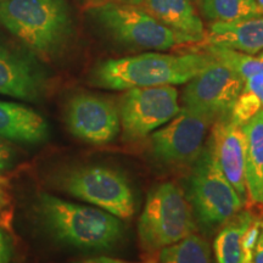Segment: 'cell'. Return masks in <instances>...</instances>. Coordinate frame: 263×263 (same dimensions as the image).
Returning <instances> with one entry per match:
<instances>
[{"instance_id": "cell-1", "label": "cell", "mask_w": 263, "mask_h": 263, "mask_svg": "<svg viewBox=\"0 0 263 263\" xmlns=\"http://www.w3.org/2000/svg\"><path fill=\"white\" fill-rule=\"evenodd\" d=\"M212 60L206 51L184 55L144 52L134 57L108 59L94 68L91 83L111 90L184 84Z\"/></svg>"}, {"instance_id": "cell-2", "label": "cell", "mask_w": 263, "mask_h": 263, "mask_svg": "<svg viewBox=\"0 0 263 263\" xmlns=\"http://www.w3.org/2000/svg\"><path fill=\"white\" fill-rule=\"evenodd\" d=\"M35 209L52 236L72 248L88 251L108 250L123 235L121 219L98 207L42 193Z\"/></svg>"}, {"instance_id": "cell-3", "label": "cell", "mask_w": 263, "mask_h": 263, "mask_svg": "<svg viewBox=\"0 0 263 263\" xmlns=\"http://www.w3.org/2000/svg\"><path fill=\"white\" fill-rule=\"evenodd\" d=\"M0 24L44 59L64 48L72 29L65 0H0Z\"/></svg>"}, {"instance_id": "cell-4", "label": "cell", "mask_w": 263, "mask_h": 263, "mask_svg": "<svg viewBox=\"0 0 263 263\" xmlns=\"http://www.w3.org/2000/svg\"><path fill=\"white\" fill-rule=\"evenodd\" d=\"M88 14L114 41L126 47L168 50L199 42L161 24L139 5L103 3L89 6Z\"/></svg>"}, {"instance_id": "cell-5", "label": "cell", "mask_w": 263, "mask_h": 263, "mask_svg": "<svg viewBox=\"0 0 263 263\" xmlns=\"http://www.w3.org/2000/svg\"><path fill=\"white\" fill-rule=\"evenodd\" d=\"M195 232L193 207L176 184L162 183L147 194L138 222L141 249L154 254Z\"/></svg>"}, {"instance_id": "cell-6", "label": "cell", "mask_w": 263, "mask_h": 263, "mask_svg": "<svg viewBox=\"0 0 263 263\" xmlns=\"http://www.w3.org/2000/svg\"><path fill=\"white\" fill-rule=\"evenodd\" d=\"M58 185L70 195L104 210L120 219L136 212V199L129 180L121 171L103 164H85L64 171Z\"/></svg>"}, {"instance_id": "cell-7", "label": "cell", "mask_w": 263, "mask_h": 263, "mask_svg": "<svg viewBox=\"0 0 263 263\" xmlns=\"http://www.w3.org/2000/svg\"><path fill=\"white\" fill-rule=\"evenodd\" d=\"M189 202L203 224L218 226L235 216L244 201L228 182L207 146L189 178Z\"/></svg>"}, {"instance_id": "cell-8", "label": "cell", "mask_w": 263, "mask_h": 263, "mask_svg": "<svg viewBox=\"0 0 263 263\" xmlns=\"http://www.w3.org/2000/svg\"><path fill=\"white\" fill-rule=\"evenodd\" d=\"M179 111L178 91L173 85L128 89L118 104L121 127L128 140L145 138Z\"/></svg>"}, {"instance_id": "cell-9", "label": "cell", "mask_w": 263, "mask_h": 263, "mask_svg": "<svg viewBox=\"0 0 263 263\" xmlns=\"http://www.w3.org/2000/svg\"><path fill=\"white\" fill-rule=\"evenodd\" d=\"M242 89V80L234 70L213 59L186 84L183 108L210 117L213 122L229 117Z\"/></svg>"}, {"instance_id": "cell-10", "label": "cell", "mask_w": 263, "mask_h": 263, "mask_svg": "<svg viewBox=\"0 0 263 263\" xmlns=\"http://www.w3.org/2000/svg\"><path fill=\"white\" fill-rule=\"evenodd\" d=\"M215 123L210 117L180 108L166 126L150 138L153 155L167 164H185L195 161L202 151L207 130Z\"/></svg>"}, {"instance_id": "cell-11", "label": "cell", "mask_w": 263, "mask_h": 263, "mask_svg": "<svg viewBox=\"0 0 263 263\" xmlns=\"http://www.w3.org/2000/svg\"><path fill=\"white\" fill-rule=\"evenodd\" d=\"M65 120L76 138L95 145L112 141L121 129L117 105L95 94L81 93L72 97L66 106Z\"/></svg>"}, {"instance_id": "cell-12", "label": "cell", "mask_w": 263, "mask_h": 263, "mask_svg": "<svg viewBox=\"0 0 263 263\" xmlns=\"http://www.w3.org/2000/svg\"><path fill=\"white\" fill-rule=\"evenodd\" d=\"M205 51L217 61L229 66L242 80V89L230 111L229 120L245 124L263 110V51L256 55L205 45Z\"/></svg>"}, {"instance_id": "cell-13", "label": "cell", "mask_w": 263, "mask_h": 263, "mask_svg": "<svg viewBox=\"0 0 263 263\" xmlns=\"http://www.w3.org/2000/svg\"><path fill=\"white\" fill-rule=\"evenodd\" d=\"M207 146L211 150L226 178L242 201L246 202L248 188L245 174L246 139L244 127L232 122L228 117L217 120L213 124Z\"/></svg>"}, {"instance_id": "cell-14", "label": "cell", "mask_w": 263, "mask_h": 263, "mask_svg": "<svg viewBox=\"0 0 263 263\" xmlns=\"http://www.w3.org/2000/svg\"><path fill=\"white\" fill-rule=\"evenodd\" d=\"M44 89V78L32 60L0 45V94L37 101Z\"/></svg>"}, {"instance_id": "cell-15", "label": "cell", "mask_w": 263, "mask_h": 263, "mask_svg": "<svg viewBox=\"0 0 263 263\" xmlns=\"http://www.w3.org/2000/svg\"><path fill=\"white\" fill-rule=\"evenodd\" d=\"M203 44L256 55L263 51V15L232 22H212Z\"/></svg>"}, {"instance_id": "cell-16", "label": "cell", "mask_w": 263, "mask_h": 263, "mask_svg": "<svg viewBox=\"0 0 263 263\" xmlns=\"http://www.w3.org/2000/svg\"><path fill=\"white\" fill-rule=\"evenodd\" d=\"M44 117L25 105L0 101V137L25 144H39L48 138Z\"/></svg>"}, {"instance_id": "cell-17", "label": "cell", "mask_w": 263, "mask_h": 263, "mask_svg": "<svg viewBox=\"0 0 263 263\" xmlns=\"http://www.w3.org/2000/svg\"><path fill=\"white\" fill-rule=\"evenodd\" d=\"M139 6L171 29L202 41L205 26L192 0H143Z\"/></svg>"}, {"instance_id": "cell-18", "label": "cell", "mask_w": 263, "mask_h": 263, "mask_svg": "<svg viewBox=\"0 0 263 263\" xmlns=\"http://www.w3.org/2000/svg\"><path fill=\"white\" fill-rule=\"evenodd\" d=\"M245 174L248 200L263 203V110L245 124Z\"/></svg>"}, {"instance_id": "cell-19", "label": "cell", "mask_w": 263, "mask_h": 263, "mask_svg": "<svg viewBox=\"0 0 263 263\" xmlns=\"http://www.w3.org/2000/svg\"><path fill=\"white\" fill-rule=\"evenodd\" d=\"M255 216L250 212L236 213L219 230L213 251L217 263H242V236Z\"/></svg>"}, {"instance_id": "cell-20", "label": "cell", "mask_w": 263, "mask_h": 263, "mask_svg": "<svg viewBox=\"0 0 263 263\" xmlns=\"http://www.w3.org/2000/svg\"><path fill=\"white\" fill-rule=\"evenodd\" d=\"M159 263H211V248L205 238L194 233L161 250Z\"/></svg>"}, {"instance_id": "cell-21", "label": "cell", "mask_w": 263, "mask_h": 263, "mask_svg": "<svg viewBox=\"0 0 263 263\" xmlns=\"http://www.w3.org/2000/svg\"><path fill=\"white\" fill-rule=\"evenodd\" d=\"M201 11L212 22H232L262 15L256 0H201Z\"/></svg>"}, {"instance_id": "cell-22", "label": "cell", "mask_w": 263, "mask_h": 263, "mask_svg": "<svg viewBox=\"0 0 263 263\" xmlns=\"http://www.w3.org/2000/svg\"><path fill=\"white\" fill-rule=\"evenodd\" d=\"M14 239L4 227H0V263H10L14 256Z\"/></svg>"}, {"instance_id": "cell-23", "label": "cell", "mask_w": 263, "mask_h": 263, "mask_svg": "<svg viewBox=\"0 0 263 263\" xmlns=\"http://www.w3.org/2000/svg\"><path fill=\"white\" fill-rule=\"evenodd\" d=\"M14 153L10 149V146L0 141V173L10 168L14 163Z\"/></svg>"}, {"instance_id": "cell-24", "label": "cell", "mask_w": 263, "mask_h": 263, "mask_svg": "<svg viewBox=\"0 0 263 263\" xmlns=\"http://www.w3.org/2000/svg\"><path fill=\"white\" fill-rule=\"evenodd\" d=\"M76 263H153L151 261H143V262H133V261H124V259H118L112 257H94L87 258L83 261L76 262Z\"/></svg>"}, {"instance_id": "cell-25", "label": "cell", "mask_w": 263, "mask_h": 263, "mask_svg": "<svg viewBox=\"0 0 263 263\" xmlns=\"http://www.w3.org/2000/svg\"><path fill=\"white\" fill-rule=\"evenodd\" d=\"M254 263H263V229L258 236L257 244H256L255 254H254Z\"/></svg>"}, {"instance_id": "cell-26", "label": "cell", "mask_w": 263, "mask_h": 263, "mask_svg": "<svg viewBox=\"0 0 263 263\" xmlns=\"http://www.w3.org/2000/svg\"><path fill=\"white\" fill-rule=\"evenodd\" d=\"M93 2L91 5L103 4V3H116V4H129V5H139L143 0H90ZM90 5V6H91Z\"/></svg>"}, {"instance_id": "cell-27", "label": "cell", "mask_w": 263, "mask_h": 263, "mask_svg": "<svg viewBox=\"0 0 263 263\" xmlns=\"http://www.w3.org/2000/svg\"><path fill=\"white\" fill-rule=\"evenodd\" d=\"M8 202V196H6V186L4 180L0 178V215Z\"/></svg>"}, {"instance_id": "cell-28", "label": "cell", "mask_w": 263, "mask_h": 263, "mask_svg": "<svg viewBox=\"0 0 263 263\" xmlns=\"http://www.w3.org/2000/svg\"><path fill=\"white\" fill-rule=\"evenodd\" d=\"M256 4H257L259 11H261V14L263 15V0H256Z\"/></svg>"}]
</instances>
